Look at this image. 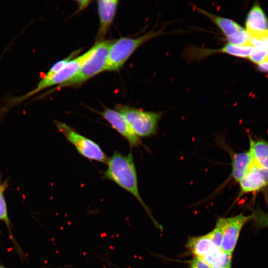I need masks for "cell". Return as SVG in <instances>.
Listing matches in <instances>:
<instances>
[{
  "instance_id": "cell-1",
  "label": "cell",
  "mask_w": 268,
  "mask_h": 268,
  "mask_svg": "<svg viewBox=\"0 0 268 268\" xmlns=\"http://www.w3.org/2000/svg\"><path fill=\"white\" fill-rule=\"evenodd\" d=\"M106 164L107 167L103 173V178L113 182L132 195L144 208L154 224L158 226L157 222L140 196L132 153L124 154L115 151L112 156L108 158Z\"/></svg>"
},
{
  "instance_id": "cell-2",
  "label": "cell",
  "mask_w": 268,
  "mask_h": 268,
  "mask_svg": "<svg viewBox=\"0 0 268 268\" xmlns=\"http://www.w3.org/2000/svg\"><path fill=\"white\" fill-rule=\"evenodd\" d=\"M163 33L161 29L149 31L136 38L122 37L113 41L110 47L105 70H118L138 48Z\"/></svg>"
},
{
  "instance_id": "cell-3",
  "label": "cell",
  "mask_w": 268,
  "mask_h": 268,
  "mask_svg": "<svg viewBox=\"0 0 268 268\" xmlns=\"http://www.w3.org/2000/svg\"><path fill=\"white\" fill-rule=\"evenodd\" d=\"M113 41L97 42L93 46L90 56L84 62L76 74L59 87L76 86L80 85L100 72L105 71L110 47Z\"/></svg>"
},
{
  "instance_id": "cell-4",
  "label": "cell",
  "mask_w": 268,
  "mask_h": 268,
  "mask_svg": "<svg viewBox=\"0 0 268 268\" xmlns=\"http://www.w3.org/2000/svg\"><path fill=\"white\" fill-rule=\"evenodd\" d=\"M115 109L122 114L139 137L151 136L156 133L161 112L146 111L122 104H118Z\"/></svg>"
},
{
  "instance_id": "cell-5",
  "label": "cell",
  "mask_w": 268,
  "mask_h": 268,
  "mask_svg": "<svg viewBox=\"0 0 268 268\" xmlns=\"http://www.w3.org/2000/svg\"><path fill=\"white\" fill-rule=\"evenodd\" d=\"M55 125L80 155L91 160L107 163L109 158L96 142L81 134L66 123L56 121Z\"/></svg>"
},
{
  "instance_id": "cell-6",
  "label": "cell",
  "mask_w": 268,
  "mask_h": 268,
  "mask_svg": "<svg viewBox=\"0 0 268 268\" xmlns=\"http://www.w3.org/2000/svg\"><path fill=\"white\" fill-rule=\"evenodd\" d=\"M93 50V46L88 51L77 57L72 59L61 70L46 80L42 79L36 88L22 96V99H25L39 91L56 85H61L73 77L78 72L82 65L90 56Z\"/></svg>"
},
{
  "instance_id": "cell-7",
  "label": "cell",
  "mask_w": 268,
  "mask_h": 268,
  "mask_svg": "<svg viewBox=\"0 0 268 268\" xmlns=\"http://www.w3.org/2000/svg\"><path fill=\"white\" fill-rule=\"evenodd\" d=\"M239 196L249 193L268 192V169L254 163L253 161L238 182Z\"/></svg>"
},
{
  "instance_id": "cell-8",
  "label": "cell",
  "mask_w": 268,
  "mask_h": 268,
  "mask_svg": "<svg viewBox=\"0 0 268 268\" xmlns=\"http://www.w3.org/2000/svg\"><path fill=\"white\" fill-rule=\"evenodd\" d=\"M251 216L242 214L230 218H223V238L220 249L225 252L232 253L236 245L240 231Z\"/></svg>"
},
{
  "instance_id": "cell-9",
  "label": "cell",
  "mask_w": 268,
  "mask_h": 268,
  "mask_svg": "<svg viewBox=\"0 0 268 268\" xmlns=\"http://www.w3.org/2000/svg\"><path fill=\"white\" fill-rule=\"evenodd\" d=\"M100 115L121 135L127 140L132 147L142 144L140 137L133 131L124 116L115 109L106 108Z\"/></svg>"
},
{
  "instance_id": "cell-10",
  "label": "cell",
  "mask_w": 268,
  "mask_h": 268,
  "mask_svg": "<svg viewBox=\"0 0 268 268\" xmlns=\"http://www.w3.org/2000/svg\"><path fill=\"white\" fill-rule=\"evenodd\" d=\"M119 1L117 0H99L97 1L99 17V28L96 41H103L116 14Z\"/></svg>"
},
{
  "instance_id": "cell-11",
  "label": "cell",
  "mask_w": 268,
  "mask_h": 268,
  "mask_svg": "<svg viewBox=\"0 0 268 268\" xmlns=\"http://www.w3.org/2000/svg\"><path fill=\"white\" fill-rule=\"evenodd\" d=\"M227 151L229 152L231 158L232 169L228 179L224 184L232 180L238 183L252 162L250 153L249 150L235 152L229 148Z\"/></svg>"
},
{
  "instance_id": "cell-12",
  "label": "cell",
  "mask_w": 268,
  "mask_h": 268,
  "mask_svg": "<svg viewBox=\"0 0 268 268\" xmlns=\"http://www.w3.org/2000/svg\"><path fill=\"white\" fill-rule=\"evenodd\" d=\"M249 149L253 162L258 166L268 169V141L264 139H253L249 136Z\"/></svg>"
},
{
  "instance_id": "cell-13",
  "label": "cell",
  "mask_w": 268,
  "mask_h": 268,
  "mask_svg": "<svg viewBox=\"0 0 268 268\" xmlns=\"http://www.w3.org/2000/svg\"><path fill=\"white\" fill-rule=\"evenodd\" d=\"M187 247L196 257L201 259L220 249L213 243L207 234L191 237L187 242Z\"/></svg>"
},
{
  "instance_id": "cell-14",
  "label": "cell",
  "mask_w": 268,
  "mask_h": 268,
  "mask_svg": "<svg viewBox=\"0 0 268 268\" xmlns=\"http://www.w3.org/2000/svg\"><path fill=\"white\" fill-rule=\"evenodd\" d=\"M196 8L200 12L210 19L221 30L226 38L243 29L233 20L216 15L199 7Z\"/></svg>"
},
{
  "instance_id": "cell-15",
  "label": "cell",
  "mask_w": 268,
  "mask_h": 268,
  "mask_svg": "<svg viewBox=\"0 0 268 268\" xmlns=\"http://www.w3.org/2000/svg\"><path fill=\"white\" fill-rule=\"evenodd\" d=\"M246 26L247 31L268 30V19L258 4L254 5L248 13Z\"/></svg>"
},
{
  "instance_id": "cell-16",
  "label": "cell",
  "mask_w": 268,
  "mask_h": 268,
  "mask_svg": "<svg viewBox=\"0 0 268 268\" xmlns=\"http://www.w3.org/2000/svg\"><path fill=\"white\" fill-rule=\"evenodd\" d=\"M231 258L232 253L225 252L218 249L201 259L211 268H226L231 265Z\"/></svg>"
},
{
  "instance_id": "cell-17",
  "label": "cell",
  "mask_w": 268,
  "mask_h": 268,
  "mask_svg": "<svg viewBox=\"0 0 268 268\" xmlns=\"http://www.w3.org/2000/svg\"><path fill=\"white\" fill-rule=\"evenodd\" d=\"M252 48V46H238L229 43L223 47L224 53L241 58L248 57Z\"/></svg>"
},
{
  "instance_id": "cell-18",
  "label": "cell",
  "mask_w": 268,
  "mask_h": 268,
  "mask_svg": "<svg viewBox=\"0 0 268 268\" xmlns=\"http://www.w3.org/2000/svg\"><path fill=\"white\" fill-rule=\"evenodd\" d=\"M228 43L243 46H252L251 36L249 32L244 28L232 35L226 37Z\"/></svg>"
},
{
  "instance_id": "cell-19",
  "label": "cell",
  "mask_w": 268,
  "mask_h": 268,
  "mask_svg": "<svg viewBox=\"0 0 268 268\" xmlns=\"http://www.w3.org/2000/svg\"><path fill=\"white\" fill-rule=\"evenodd\" d=\"M5 188V183L0 185V220L3 221L8 227L10 235L12 237L10 227V221L8 216L7 207L3 192Z\"/></svg>"
},
{
  "instance_id": "cell-20",
  "label": "cell",
  "mask_w": 268,
  "mask_h": 268,
  "mask_svg": "<svg viewBox=\"0 0 268 268\" xmlns=\"http://www.w3.org/2000/svg\"><path fill=\"white\" fill-rule=\"evenodd\" d=\"M79 51H76L72 52L70 55H69L66 58L58 61L55 63L49 70L44 77L43 78V80H46L52 77L56 73L61 70L64 68L68 63L73 59L74 57L76 55Z\"/></svg>"
},
{
  "instance_id": "cell-21",
  "label": "cell",
  "mask_w": 268,
  "mask_h": 268,
  "mask_svg": "<svg viewBox=\"0 0 268 268\" xmlns=\"http://www.w3.org/2000/svg\"><path fill=\"white\" fill-rule=\"evenodd\" d=\"M223 225L222 218L218 220L215 228L207 234L213 243L218 248L220 247L223 238Z\"/></svg>"
},
{
  "instance_id": "cell-22",
  "label": "cell",
  "mask_w": 268,
  "mask_h": 268,
  "mask_svg": "<svg viewBox=\"0 0 268 268\" xmlns=\"http://www.w3.org/2000/svg\"><path fill=\"white\" fill-rule=\"evenodd\" d=\"M251 216L255 226L258 228L268 227V213L258 208L253 211Z\"/></svg>"
},
{
  "instance_id": "cell-23",
  "label": "cell",
  "mask_w": 268,
  "mask_h": 268,
  "mask_svg": "<svg viewBox=\"0 0 268 268\" xmlns=\"http://www.w3.org/2000/svg\"><path fill=\"white\" fill-rule=\"evenodd\" d=\"M268 56V50L267 49L253 47L249 57L252 61L259 64Z\"/></svg>"
},
{
  "instance_id": "cell-24",
  "label": "cell",
  "mask_w": 268,
  "mask_h": 268,
  "mask_svg": "<svg viewBox=\"0 0 268 268\" xmlns=\"http://www.w3.org/2000/svg\"><path fill=\"white\" fill-rule=\"evenodd\" d=\"M190 268H211L202 259L198 257L194 258L190 263Z\"/></svg>"
},
{
  "instance_id": "cell-25",
  "label": "cell",
  "mask_w": 268,
  "mask_h": 268,
  "mask_svg": "<svg viewBox=\"0 0 268 268\" xmlns=\"http://www.w3.org/2000/svg\"><path fill=\"white\" fill-rule=\"evenodd\" d=\"M258 68L261 70L268 71V56L259 64Z\"/></svg>"
},
{
  "instance_id": "cell-26",
  "label": "cell",
  "mask_w": 268,
  "mask_h": 268,
  "mask_svg": "<svg viewBox=\"0 0 268 268\" xmlns=\"http://www.w3.org/2000/svg\"><path fill=\"white\" fill-rule=\"evenodd\" d=\"M77 2L78 4V8L79 10L82 9L88 6L89 3L91 2L90 0H77Z\"/></svg>"
},
{
  "instance_id": "cell-27",
  "label": "cell",
  "mask_w": 268,
  "mask_h": 268,
  "mask_svg": "<svg viewBox=\"0 0 268 268\" xmlns=\"http://www.w3.org/2000/svg\"><path fill=\"white\" fill-rule=\"evenodd\" d=\"M105 262L107 264H108V265L109 266H112L114 268H120L118 267L117 266H116L115 265H114L110 260H108L107 258L106 259Z\"/></svg>"
},
{
  "instance_id": "cell-28",
  "label": "cell",
  "mask_w": 268,
  "mask_h": 268,
  "mask_svg": "<svg viewBox=\"0 0 268 268\" xmlns=\"http://www.w3.org/2000/svg\"><path fill=\"white\" fill-rule=\"evenodd\" d=\"M264 42L265 43L266 48L268 50V37L264 39Z\"/></svg>"
},
{
  "instance_id": "cell-29",
  "label": "cell",
  "mask_w": 268,
  "mask_h": 268,
  "mask_svg": "<svg viewBox=\"0 0 268 268\" xmlns=\"http://www.w3.org/2000/svg\"><path fill=\"white\" fill-rule=\"evenodd\" d=\"M231 265H230L229 266H228L227 268H231Z\"/></svg>"
}]
</instances>
